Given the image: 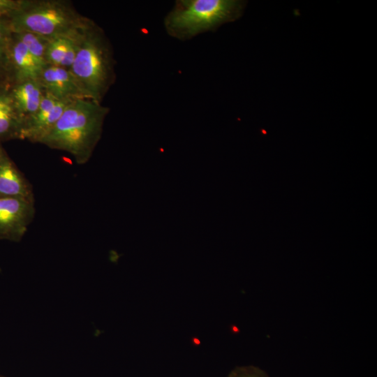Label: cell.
<instances>
[{"label": "cell", "mask_w": 377, "mask_h": 377, "mask_svg": "<svg viewBox=\"0 0 377 377\" xmlns=\"http://www.w3.org/2000/svg\"><path fill=\"white\" fill-rule=\"evenodd\" d=\"M110 108L88 98L71 102L40 144L71 154L78 164L91 158Z\"/></svg>", "instance_id": "1"}, {"label": "cell", "mask_w": 377, "mask_h": 377, "mask_svg": "<svg viewBox=\"0 0 377 377\" xmlns=\"http://www.w3.org/2000/svg\"><path fill=\"white\" fill-rule=\"evenodd\" d=\"M116 61L104 30L93 20L80 30L69 68L86 98L101 103L116 80Z\"/></svg>", "instance_id": "2"}, {"label": "cell", "mask_w": 377, "mask_h": 377, "mask_svg": "<svg viewBox=\"0 0 377 377\" xmlns=\"http://www.w3.org/2000/svg\"><path fill=\"white\" fill-rule=\"evenodd\" d=\"M246 1L240 0H178L165 15L166 33L175 39L187 40L239 19Z\"/></svg>", "instance_id": "3"}, {"label": "cell", "mask_w": 377, "mask_h": 377, "mask_svg": "<svg viewBox=\"0 0 377 377\" xmlns=\"http://www.w3.org/2000/svg\"><path fill=\"white\" fill-rule=\"evenodd\" d=\"M6 18L13 33L31 32L50 39L74 33L89 20L68 0H18Z\"/></svg>", "instance_id": "4"}, {"label": "cell", "mask_w": 377, "mask_h": 377, "mask_svg": "<svg viewBox=\"0 0 377 377\" xmlns=\"http://www.w3.org/2000/svg\"><path fill=\"white\" fill-rule=\"evenodd\" d=\"M36 213L35 202L15 198H0V239L19 242Z\"/></svg>", "instance_id": "5"}, {"label": "cell", "mask_w": 377, "mask_h": 377, "mask_svg": "<svg viewBox=\"0 0 377 377\" xmlns=\"http://www.w3.org/2000/svg\"><path fill=\"white\" fill-rule=\"evenodd\" d=\"M71 102L58 101L44 92L38 110L24 125L22 140L40 143L56 124Z\"/></svg>", "instance_id": "6"}, {"label": "cell", "mask_w": 377, "mask_h": 377, "mask_svg": "<svg viewBox=\"0 0 377 377\" xmlns=\"http://www.w3.org/2000/svg\"><path fill=\"white\" fill-rule=\"evenodd\" d=\"M38 81L44 92L58 101H73L86 98L73 75L68 68L47 65L41 70Z\"/></svg>", "instance_id": "7"}, {"label": "cell", "mask_w": 377, "mask_h": 377, "mask_svg": "<svg viewBox=\"0 0 377 377\" xmlns=\"http://www.w3.org/2000/svg\"><path fill=\"white\" fill-rule=\"evenodd\" d=\"M0 198H15L34 202L31 183L3 148L0 151Z\"/></svg>", "instance_id": "8"}, {"label": "cell", "mask_w": 377, "mask_h": 377, "mask_svg": "<svg viewBox=\"0 0 377 377\" xmlns=\"http://www.w3.org/2000/svg\"><path fill=\"white\" fill-rule=\"evenodd\" d=\"M13 81L38 80L43 68L36 62L25 45L14 35L6 48Z\"/></svg>", "instance_id": "9"}, {"label": "cell", "mask_w": 377, "mask_h": 377, "mask_svg": "<svg viewBox=\"0 0 377 377\" xmlns=\"http://www.w3.org/2000/svg\"><path fill=\"white\" fill-rule=\"evenodd\" d=\"M10 84L0 86V144L22 140L24 123L15 108Z\"/></svg>", "instance_id": "10"}, {"label": "cell", "mask_w": 377, "mask_h": 377, "mask_svg": "<svg viewBox=\"0 0 377 377\" xmlns=\"http://www.w3.org/2000/svg\"><path fill=\"white\" fill-rule=\"evenodd\" d=\"M10 87L15 108L24 125L38 110L44 91L38 80L14 82Z\"/></svg>", "instance_id": "11"}, {"label": "cell", "mask_w": 377, "mask_h": 377, "mask_svg": "<svg viewBox=\"0 0 377 377\" xmlns=\"http://www.w3.org/2000/svg\"><path fill=\"white\" fill-rule=\"evenodd\" d=\"M13 34L25 45L29 53L42 68L47 65L45 53L50 38L31 32Z\"/></svg>", "instance_id": "12"}, {"label": "cell", "mask_w": 377, "mask_h": 377, "mask_svg": "<svg viewBox=\"0 0 377 377\" xmlns=\"http://www.w3.org/2000/svg\"><path fill=\"white\" fill-rule=\"evenodd\" d=\"M72 34L50 39L45 53V59L47 65L60 66L66 52L70 36Z\"/></svg>", "instance_id": "13"}, {"label": "cell", "mask_w": 377, "mask_h": 377, "mask_svg": "<svg viewBox=\"0 0 377 377\" xmlns=\"http://www.w3.org/2000/svg\"><path fill=\"white\" fill-rule=\"evenodd\" d=\"M227 377H269V376L262 369L250 365L236 367Z\"/></svg>", "instance_id": "14"}, {"label": "cell", "mask_w": 377, "mask_h": 377, "mask_svg": "<svg viewBox=\"0 0 377 377\" xmlns=\"http://www.w3.org/2000/svg\"><path fill=\"white\" fill-rule=\"evenodd\" d=\"M13 76L6 49L0 48V86L13 84Z\"/></svg>", "instance_id": "15"}, {"label": "cell", "mask_w": 377, "mask_h": 377, "mask_svg": "<svg viewBox=\"0 0 377 377\" xmlns=\"http://www.w3.org/2000/svg\"><path fill=\"white\" fill-rule=\"evenodd\" d=\"M9 22L6 17L0 18V48L6 49L12 37Z\"/></svg>", "instance_id": "16"}, {"label": "cell", "mask_w": 377, "mask_h": 377, "mask_svg": "<svg viewBox=\"0 0 377 377\" xmlns=\"http://www.w3.org/2000/svg\"><path fill=\"white\" fill-rule=\"evenodd\" d=\"M18 4V0H0V18L6 17Z\"/></svg>", "instance_id": "17"}, {"label": "cell", "mask_w": 377, "mask_h": 377, "mask_svg": "<svg viewBox=\"0 0 377 377\" xmlns=\"http://www.w3.org/2000/svg\"><path fill=\"white\" fill-rule=\"evenodd\" d=\"M2 149H3L2 144H0V151H1Z\"/></svg>", "instance_id": "18"}]
</instances>
